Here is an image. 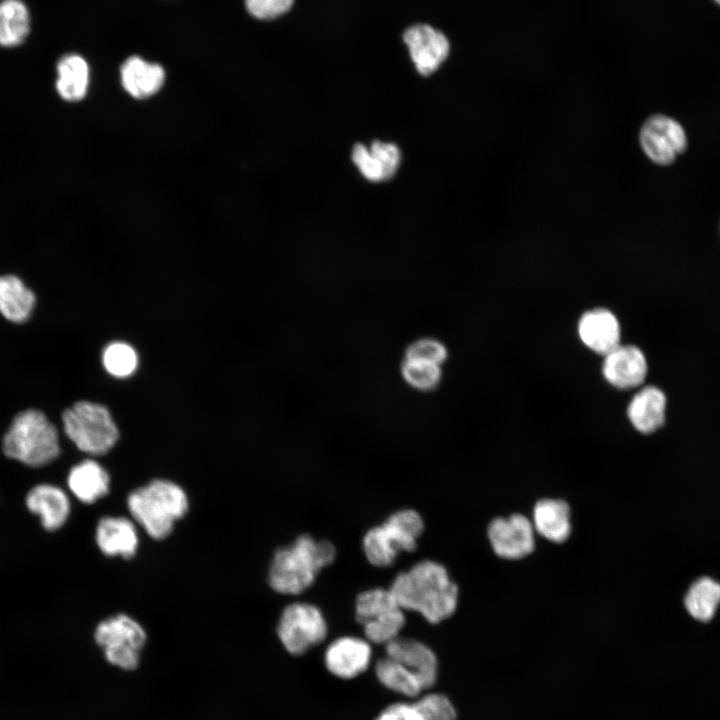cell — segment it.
Here are the masks:
<instances>
[{"instance_id":"cell-1","label":"cell","mask_w":720,"mask_h":720,"mask_svg":"<svg viewBox=\"0 0 720 720\" xmlns=\"http://www.w3.org/2000/svg\"><path fill=\"white\" fill-rule=\"evenodd\" d=\"M389 590L403 610L417 611L433 624L450 617L457 607V585L446 568L432 560L398 574Z\"/></svg>"},{"instance_id":"cell-2","label":"cell","mask_w":720,"mask_h":720,"mask_svg":"<svg viewBox=\"0 0 720 720\" xmlns=\"http://www.w3.org/2000/svg\"><path fill=\"white\" fill-rule=\"evenodd\" d=\"M335 554L330 542L301 535L289 546L275 552L269 570V584L281 594H300L313 584L323 567L334 561Z\"/></svg>"},{"instance_id":"cell-3","label":"cell","mask_w":720,"mask_h":720,"mask_svg":"<svg viewBox=\"0 0 720 720\" xmlns=\"http://www.w3.org/2000/svg\"><path fill=\"white\" fill-rule=\"evenodd\" d=\"M132 517L155 539L165 538L174 522L185 515L188 499L184 490L168 480H154L134 490L127 500Z\"/></svg>"},{"instance_id":"cell-4","label":"cell","mask_w":720,"mask_h":720,"mask_svg":"<svg viewBox=\"0 0 720 720\" xmlns=\"http://www.w3.org/2000/svg\"><path fill=\"white\" fill-rule=\"evenodd\" d=\"M2 447L7 457L32 467L52 462L60 452L56 427L44 413L34 409L14 417Z\"/></svg>"},{"instance_id":"cell-5","label":"cell","mask_w":720,"mask_h":720,"mask_svg":"<svg viewBox=\"0 0 720 720\" xmlns=\"http://www.w3.org/2000/svg\"><path fill=\"white\" fill-rule=\"evenodd\" d=\"M424 523L418 512L411 509L397 511L381 525L368 530L363 549L368 561L377 567L393 564L401 552H413L422 534Z\"/></svg>"},{"instance_id":"cell-6","label":"cell","mask_w":720,"mask_h":720,"mask_svg":"<svg viewBox=\"0 0 720 720\" xmlns=\"http://www.w3.org/2000/svg\"><path fill=\"white\" fill-rule=\"evenodd\" d=\"M62 421L67 437L91 455L107 453L119 438L110 411L99 403L78 401L63 412Z\"/></svg>"},{"instance_id":"cell-7","label":"cell","mask_w":720,"mask_h":720,"mask_svg":"<svg viewBox=\"0 0 720 720\" xmlns=\"http://www.w3.org/2000/svg\"><path fill=\"white\" fill-rule=\"evenodd\" d=\"M403 611L389 589H371L356 599V620L363 625L367 639L376 644H387L398 637L405 625Z\"/></svg>"},{"instance_id":"cell-8","label":"cell","mask_w":720,"mask_h":720,"mask_svg":"<svg viewBox=\"0 0 720 720\" xmlns=\"http://www.w3.org/2000/svg\"><path fill=\"white\" fill-rule=\"evenodd\" d=\"M95 640L110 664L124 670H133L139 664L146 633L133 618L118 614L98 624Z\"/></svg>"},{"instance_id":"cell-9","label":"cell","mask_w":720,"mask_h":720,"mask_svg":"<svg viewBox=\"0 0 720 720\" xmlns=\"http://www.w3.org/2000/svg\"><path fill=\"white\" fill-rule=\"evenodd\" d=\"M277 633L289 653L301 655L325 639L327 624L316 606L293 603L283 610Z\"/></svg>"},{"instance_id":"cell-10","label":"cell","mask_w":720,"mask_h":720,"mask_svg":"<svg viewBox=\"0 0 720 720\" xmlns=\"http://www.w3.org/2000/svg\"><path fill=\"white\" fill-rule=\"evenodd\" d=\"M640 144L644 153L654 163L669 165L684 152L687 138L684 129L676 120L657 114L643 124Z\"/></svg>"},{"instance_id":"cell-11","label":"cell","mask_w":720,"mask_h":720,"mask_svg":"<svg viewBox=\"0 0 720 720\" xmlns=\"http://www.w3.org/2000/svg\"><path fill=\"white\" fill-rule=\"evenodd\" d=\"M402 38L417 72L422 76L436 72L449 57V38L432 25L414 24L404 31Z\"/></svg>"},{"instance_id":"cell-12","label":"cell","mask_w":720,"mask_h":720,"mask_svg":"<svg viewBox=\"0 0 720 720\" xmlns=\"http://www.w3.org/2000/svg\"><path fill=\"white\" fill-rule=\"evenodd\" d=\"M534 527L521 514L493 519L488 526V538L494 553L504 559L515 560L530 554L535 547Z\"/></svg>"},{"instance_id":"cell-13","label":"cell","mask_w":720,"mask_h":720,"mask_svg":"<svg viewBox=\"0 0 720 720\" xmlns=\"http://www.w3.org/2000/svg\"><path fill=\"white\" fill-rule=\"evenodd\" d=\"M601 372L610 386L619 390H628L644 383L648 364L640 348L621 343L603 356Z\"/></svg>"},{"instance_id":"cell-14","label":"cell","mask_w":720,"mask_h":720,"mask_svg":"<svg viewBox=\"0 0 720 720\" xmlns=\"http://www.w3.org/2000/svg\"><path fill=\"white\" fill-rule=\"evenodd\" d=\"M577 334L587 349L601 356L621 344L619 320L604 307L584 311L577 322Z\"/></svg>"},{"instance_id":"cell-15","label":"cell","mask_w":720,"mask_h":720,"mask_svg":"<svg viewBox=\"0 0 720 720\" xmlns=\"http://www.w3.org/2000/svg\"><path fill=\"white\" fill-rule=\"evenodd\" d=\"M371 654L367 641L356 637H341L328 646L324 661L330 673L342 679H351L368 668Z\"/></svg>"},{"instance_id":"cell-16","label":"cell","mask_w":720,"mask_h":720,"mask_svg":"<svg viewBox=\"0 0 720 720\" xmlns=\"http://www.w3.org/2000/svg\"><path fill=\"white\" fill-rule=\"evenodd\" d=\"M352 160L360 173L371 182L391 179L397 172L401 153L393 143L373 141L369 148L356 144L352 150Z\"/></svg>"},{"instance_id":"cell-17","label":"cell","mask_w":720,"mask_h":720,"mask_svg":"<svg viewBox=\"0 0 720 720\" xmlns=\"http://www.w3.org/2000/svg\"><path fill=\"white\" fill-rule=\"evenodd\" d=\"M385 650L388 657L403 664L419 677L424 690L435 684L437 658L425 644L414 639L397 637L385 644Z\"/></svg>"},{"instance_id":"cell-18","label":"cell","mask_w":720,"mask_h":720,"mask_svg":"<svg viewBox=\"0 0 720 720\" xmlns=\"http://www.w3.org/2000/svg\"><path fill=\"white\" fill-rule=\"evenodd\" d=\"M375 720H456V710L443 694H427L413 702L387 706Z\"/></svg>"},{"instance_id":"cell-19","label":"cell","mask_w":720,"mask_h":720,"mask_svg":"<svg viewBox=\"0 0 720 720\" xmlns=\"http://www.w3.org/2000/svg\"><path fill=\"white\" fill-rule=\"evenodd\" d=\"M666 397L655 386L640 389L627 406V418L640 433L651 434L665 422Z\"/></svg>"},{"instance_id":"cell-20","label":"cell","mask_w":720,"mask_h":720,"mask_svg":"<svg viewBox=\"0 0 720 720\" xmlns=\"http://www.w3.org/2000/svg\"><path fill=\"white\" fill-rule=\"evenodd\" d=\"M26 505L31 512L40 516L47 530L60 528L70 513V501L66 493L51 484L33 487L27 494Z\"/></svg>"},{"instance_id":"cell-21","label":"cell","mask_w":720,"mask_h":720,"mask_svg":"<svg viewBox=\"0 0 720 720\" xmlns=\"http://www.w3.org/2000/svg\"><path fill=\"white\" fill-rule=\"evenodd\" d=\"M96 542L108 556L132 557L138 547L134 524L125 517H103L96 528Z\"/></svg>"},{"instance_id":"cell-22","label":"cell","mask_w":720,"mask_h":720,"mask_svg":"<svg viewBox=\"0 0 720 720\" xmlns=\"http://www.w3.org/2000/svg\"><path fill=\"white\" fill-rule=\"evenodd\" d=\"M165 80L163 68L139 56L129 57L121 67V82L133 97L143 99L157 93Z\"/></svg>"},{"instance_id":"cell-23","label":"cell","mask_w":720,"mask_h":720,"mask_svg":"<svg viewBox=\"0 0 720 720\" xmlns=\"http://www.w3.org/2000/svg\"><path fill=\"white\" fill-rule=\"evenodd\" d=\"M67 484L78 500L91 504L108 493L110 477L98 462L87 459L72 467Z\"/></svg>"},{"instance_id":"cell-24","label":"cell","mask_w":720,"mask_h":720,"mask_svg":"<svg viewBox=\"0 0 720 720\" xmlns=\"http://www.w3.org/2000/svg\"><path fill=\"white\" fill-rule=\"evenodd\" d=\"M533 527L542 537L554 543L566 541L571 532L570 509L560 499H542L533 508Z\"/></svg>"},{"instance_id":"cell-25","label":"cell","mask_w":720,"mask_h":720,"mask_svg":"<svg viewBox=\"0 0 720 720\" xmlns=\"http://www.w3.org/2000/svg\"><path fill=\"white\" fill-rule=\"evenodd\" d=\"M36 297L15 275L0 276V313L8 321L24 323L34 309Z\"/></svg>"},{"instance_id":"cell-26","label":"cell","mask_w":720,"mask_h":720,"mask_svg":"<svg viewBox=\"0 0 720 720\" xmlns=\"http://www.w3.org/2000/svg\"><path fill=\"white\" fill-rule=\"evenodd\" d=\"M56 88L66 101H79L87 93L89 67L84 58L76 54L63 56L57 64Z\"/></svg>"},{"instance_id":"cell-27","label":"cell","mask_w":720,"mask_h":720,"mask_svg":"<svg viewBox=\"0 0 720 720\" xmlns=\"http://www.w3.org/2000/svg\"><path fill=\"white\" fill-rule=\"evenodd\" d=\"M29 33V13L20 0L0 2V45L12 47L21 44Z\"/></svg>"},{"instance_id":"cell-28","label":"cell","mask_w":720,"mask_h":720,"mask_svg":"<svg viewBox=\"0 0 720 720\" xmlns=\"http://www.w3.org/2000/svg\"><path fill=\"white\" fill-rule=\"evenodd\" d=\"M375 673L385 687L405 696L417 697L424 690L415 673L388 656L377 662Z\"/></svg>"},{"instance_id":"cell-29","label":"cell","mask_w":720,"mask_h":720,"mask_svg":"<svg viewBox=\"0 0 720 720\" xmlns=\"http://www.w3.org/2000/svg\"><path fill=\"white\" fill-rule=\"evenodd\" d=\"M719 603L720 584L708 577L697 580L685 598L688 612L702 622L712 619Z\"/></svg>"},{"instance_id":"cell-30","label":"cell","mask_w":720,"mask_h":720,"mask_svg":"<svg viewBox=\"0 0 720 720\" xmlns=\"http://www.w3.org/2000/svg\"><path fill=\"white\" fill-rule=\"evenodd\" d=\"M102 362L110 375L124 378L134 373L137 368L138 357L131 345L124 342H113L105 347Z\"/></svg>"},{"instance_id":"cell-31","label":"cell","mask_w":720,"mask_h":720,"mask_svg":"<svg viewBox=\"0 0 720 720\" xmlns=\"http://www.w3.org/2000/svg\"><path fill=\"white\" fill-rule=\"evenodd\" d=\"M401 372L408 384L421 391H430L438 386L442 372L440 365L406 359Z\"/></svg>"},{"instance_id":"cell-32","label":"cell","mask_w":720,"mask_h":720,"mask_svg":"<svg viewBox=\"0 0 720 720\" xmlns=\"http://www.w3.org/2000/svg\"><path fill=\"white\" fill-rule=\"evenodd\" d=\"M405 358L441 365L448 357L444 344L433 338H422L411 343L405 352Z\"/></svg>"},{"instance_id":"cell-33","label":"cell","mask_w":720,"mask_h":720,"mask_svg":"<svg viewBox=\"0 0 720 720\" xmlns=\"http://www.w3.org/2000/svg\"><path fill=\"white\" fill-rule=\"evenodd\" d=\"M294 0H245L247 11L260 20H273L286 14Z\"/></svg>"},{"instance_id":"cell-34","label":"cell","mask_w":720,"mask_h":720,"mask_svg":"<svg viewBox=\"0 0 720 720\" xmlns=\"http://www.w3.org/2000/svg\"><path fill=\"white\" fill-rule=\"evenodd\" d=\"M720 6V0H714Z\"/></svg>"}]
</instances>
